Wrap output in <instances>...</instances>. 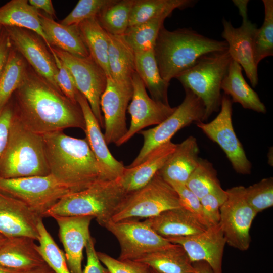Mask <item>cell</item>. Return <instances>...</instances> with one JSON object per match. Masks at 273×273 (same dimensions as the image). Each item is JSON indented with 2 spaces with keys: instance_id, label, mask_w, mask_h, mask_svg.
Instances as JSON below:
<instances>
[{
  "instance_id": "37",
  "label": "cell",
  "mask_w": 273,
  "mask_h": 273,
  "mask_svg": "<svg viewBox=\"0 0 273 273\" xmlns=\"http://www.w3.org/2000/svg\"><path fill=\"white\" fill-rule=\"evenodd\" d=\"M264 19L253 38L254 62L258 66L261 60L273 55V1L263 0Z\"/></svg>"
},
{
  "instance_id": "51",
  "label": "cell",
  "mask_w": 273,
  "mask_h": 273,
  "mask_svg": "<svg viewBox=\"0 0 273 273\" xmlns=\"http://www.w3.org/2000/svg\"><path fill=\"white\" fill-rule=\"evenodd\" d=\"M23 273H55L47 264L24 271Z\"/></svg>"
},
{
  "instance_id": "2",
  "label": "cell",
  "mask_w": 273,
  "mask_h": 273,
  "mask_svg": "<svg viewBox=\"0 0 273 273\" xmlns=\"http://www.w3.org/2000/svg\"><path fill=\"white\" fill-rule=\"evenodd\" d=\"M50 174L76 192L110 180L86 138L70 136L63 131L42 134Z\"/></svg>"
},
{
  "instance_id": "36",
  "label": "cell",
  "mask_w": 273,
  "mask_h": 273,
  "mask_svg": "<svg viewBox=\"0 0 273 273\" xmlns=\"http://www.w3.org/2000/svg\"><path fill=\"white\" fill-rule=\"evenodd\" d=\"M135 0L118 1L104 10L97 17L101 26L113 35H123L127 30Z\"/></svg>"
},
{
  "instance_id": "23",
  "label": "cell",
  "mask_w": 273,
  "mask_h": 273,
  "mask_svg": "<svg viewBox=\"0 0 273 273\" xmlns=\"http://www.w3.org/2000/svg\"><path fill=\"white\" fill-rule=\"evenodd\" d=\"M200 150L197 139L189 136L176 148L158 174L168 183L186 185L198 164Z\"/></svg>"
},
{
  "instance_id": "27",
  "label": "cell",
  "mask_w": 273,
  "mask_h": 273,
  "mask_svg": "<svg viewBox=\"0 0 273 273\" xmlns=\"http://www.w3.org/2000/svg\"><path fill=\"white\" fill-rule=\"evenodd\" d=\"M108 65L111 78L119 84H132L135 54L123 35L108 34Z\"/></svg>"
},
{
  "instance_id": "18",
  "label": "cell",
  "mask_w": 273,
  "mask_h": 273,
  "mask_svg": "<svg viewBox=\"0 0 273 273\" xmlns=\"http://www.w3.org/2000/svg\"><path fill=\"white\" fill-rule=\"evenodd\" d=\"M12 46L40 75L60 90L55 80L57 71L54 58L43 40L34 32L16 27H4Z\"/></svg>"
},
{
  "instance_id": "21",
  "label": "cell",
  "mask_w": 273,
  "mask_h": 273,
  "mask_svg": "<svg viewBox=\"0 0 273 273\" xmlns=\"http://www.w3.org/2000/svg\"><path fill=\"white\" fill-rule=\"evenodd\" d=\"M85 120L84 132L89 147L101 167L110 180L119 179L125 169L122 162L116 160L107 146L101 126L86 98L79 92L77 96Z\"/></svg>"
},
{
  "instance_id": "52",
  "label": "cell",
  "mask_w": 273,
  "mask_h": 273,
  "mask_svg": "<svg viewBox=\"0 0 273 273\" xmlns=\"http://www.w3.org/2000/svg\"><path fill=\"white\" fill-rule=\"evenodd\" d=\"M24 271L9 269L0 266V273H23Z\"/></svg>"
},
{
  "instance_id": "6",
  "label": "cell",
  "mask_w": 273,
  "mask_h": 273,
  "mask_svg": "<svg viewBox=\"0 0 273 273\" xmlns=\"http://www.w3.org/2000/svg\"><path fill=\"white\" fill-rule=\"evenodd\" d=\"M232 60L228 50L209 53L175 77L203 103L204 121L220 108L221 84Z\"/></svg>"
},
{
  "instance_id": "19",
  "label": "cell",
  "mask_w": 273,
  "mask_h": 273,
  "mask_svg": "<svg viewBox=\"0 0 273 273\" xmlns=\"http://www.w3.org/2000/svg\"><path fill=\"white\" fill-rule=\"evenodd\" d=\"M41 219L21 201L0 193V234L7 238L26 237L38 241Z\"/></svg>"
},
{
  "instance_id": "42",
  "label": "cell",
  "mask_w": 273,
  "mask_h": 273,
  "mask_svg": "<svg viewBox=\"0 0 273 273\" xmlns=\"http://www.w3.org/2000/svg\"><path fill=\"white\" fill-rule=\"evenodd\" d=\"M227 196L226 191L220 188L200 199L203 212L209 226L219 223L220 208Z\"/></svg>"
},
{
  "instance_id": "1",
  "label": "cell",
  "mask_w": 273,
  "mask_h": 273,
  "mask_svg": "<svg viewBox=\"0 0 273 273\" xmlns=\"http://www.w3.org/2000/svg\"><path fill=\"white\" fill-rule=\"evenodd\" d=\"M12 100L16 115L30 130L42 135L69 128L84 131L82 110L28 64Z\"/></svg>"
},
{
  "instance_id": "54",
  "label": "cell",
  "mask_w": 273,
  "mask_h": 273,
  "mask_svg": "<svg viewBox=\"0 0 273 273\" xmlns=\"http://www.w3.org/2000/svg\"><path fill=\"white\" fill-rule=\"evenodd\" d=\"M150 273H161L154 269L150 268Z\"/></svg>"
},
{
  "instance_id": "34",
  "label": "cell",
  "mask_w": 273,
  "mask_h": 273,
  "mask_svg": "<svg viewBox=\"0 0 273 273\" xmlns=\"http://www.w3.org/2000/svg\"><path fill=\"white\" fill-rule=\"evenodd\" d=\"M191 0H135L131 9L128 27L136 26L176 9L194 6Z\"/></svg>"
},
{
  "instance_id": "48",
  "label": "cell",
  "mask_w": 273,
  "mask_h": 273,
  "mask_svg": "<svg viewBox=\"0 0 273 273\" xmlns=\"http://www.w3.org/2000/svg\"><path fill=\"white\" fill-rule=\"evenodd\" d=\"M12 43L6 30L3 27L0 31V77L12 48Z\"/></svg>"
},
{
  "instance_id": "29",
  "label": "cell",
  "mask_w": 273,
  "mask_h": 273,
  "mask_svg": "<svg viewBox=\"0 0 273 273\" xmlns=\"http://www.w3.org/2000/svg\"><path fill=\"white\" fill-rule=\"evenodd\" d=\"M39 12L31 6L27 0H12L0 7V25L2 27H16L29 30L35 33L49 44L41 28Z\"/></svg>"
},
{
  "instance_id": "5",
  "label": "cell",
  "mask_w": 273,
  "mask_h": 273,
  "mask_svg": "<svg viewBox=\"0 0 273 273\" xmlns=\"http://www.w3.org/2000/svg\"><path fill=\"white\" fill-rule=\"evenodd\" d=\"M127 195L119 178L99 183L64 196L45 213L43 217L91 216L104 227Z\"/></svg>"
},
{
  "instance_id": "26",
  "label": "cell",
  "mask_w": 273,
  "mask_h": 273,
  "mask_svg": "<svg viewBox=\"0 0 273 273\" xmlns=\"http://www.w3.org/2000/svg\"><path fill=\"white\" fill-rule=\"evenodd\" d=\"M38 15L41 28L51 46L77 57L85 58L90 55L77 25H64L39 12Z\"/></svg>"
},
{
  "instance_id": "30",
  "label": "cell",
  "mask_w": 273,
  "mask_h": 273,
  "mask_svg": "<svg viewBox=\"0 0 273 273\" xmlns=\"http://www.w3.org/2000/svg\"><path fill=\"white\" fill-rule=\"evenodd\" d=\"M135 261L161 273H197L185 250L173 243Z\"/></svg>"
},
{
  "instance_id": "41",
  "label": "cell",
  "mask_w": 273,
  "mask_h": 273,
  "mask_svg": "<svg viewBox=\"0 0 273 273\" xmlns=\"http://www.w3.org/2000/svg\"><path fill=\"white\" fill-rule=\"evenodd\" d=\"M245 199L249 205L258 213L273 205V178L261 179L245 188Z\"/></svg>"
},
{
  "instance_id": "7",
  "label": "cell",
  "mask_w": 273,
  "mask_h": 273,
  "mask_svg": "<svg viewBox=\"0 0 273 273\" xmlns=\"http://www.w3.org/2000/svg\"><path fill=\"white\" fill-rule=\"evenodd\" d=\"M180 207L182 206L176 191L157 172L144 187L127 194L111 221L147 219Z\"/></svg>"
},
{
  "instance_id": "39",
  "label": "cell",
  "mask_w": 273,
  "mask_h": 273,
  "mask_svg": "<svg viewBox=\"0 0 273 273\" xmlns=\"http://www.w3.org/2000/svg\"><path fill=\"white\" fill-rule=\"evenodd\" d=\"M39 245L37 249L46 264L55 273H71L65 253L59 248L40 219L38 224Z\"/></svg>"
},
{
  "instance_id": "12",
  "label": "cell",
  "mask_w": 273,
  "mask_h": 273,
  "mask_svg": "<svg viewBox=\"0 0 273 273\" xmlns=\"http://www.w3.org/2000/svg\"><path fill=\"white\" fill-rule=\"evenodd\" d=\"M232 103L230 97L223 94L217 116L209 123L199 121L196 124L210 140L219 146L237 173L249 174L251 163L233 126Z\"/></svg>"
},
{
  "instance_id": "50",
  "label": "cell",
  "mask_w": 273,
  "mask_h": 273,
  "mask_svg": "<svg viewBox=\"0 0 273 273\" xmlns=\"http://www.w3.org/2000/svg\"><path fill=\"white\" fill-rule=\"evenodd\" d=\"M197 273H213L209 265L206 262L200 261L193 263Z\"/></svg>"
},
{
  "instance_id": "17",
  "label": "cell",
  "mask_w": 273,
  "mask_h": 273,
  "mask_svg": "<svg viewBox=\"0 0 273 273\" xmlns=\"http://www.w3.org/2000/svg\"><path fill=\"white\" fill-rule=\"evenodd\" d=\"M167 239L181 246L192 263L204 262L213 273H223L222 258L226 242L219 223L196 235Z\"/></svg>"
},
{
  "instance_id": "22",
  "label": "cell",
  "mask_w": 273,
  "mask_h": 273,
  "mask_svg": "<svg viewBox=\"0 0 273 273\" xmlns=\"http://www.w3.org/2000/svg\"><path fill=\"white\" fill-rule=\"evenodd\" d=\"M144 221L166 239L196 235L208 228L183 207L164 211Z\"/></svg>"
},
{
  "instance_id": "3",
  "label": "cell",
  "mask_w": 273,
  "mask_h": 273,
  "mask_svg": "<svg viewBox=\"0 0 273 273\" xmlns=\"http://www.w3.org/2000/svg\"><path fill=\"white\" fill-rule=\"evenodd\" d=\"M227 43L202 35L191 28L169 30L163 25L154 52L161 77L171 80L191 67L201 56L228 50Z\"/></svg>"
},
{
  "instance_id": "45",
  "label": "cell",
  "mask_w": 273,
  "mask_h": 273,
  "mask_svg": "<svg viewBox=\"0 0 273 273\" xmlns=\"http://www.w3.org/2000/svg\"><path fill=\"white\" fill-rule=\"evenodd\" d=\"M178 194L182 207L195 215L207 227L209 225L204 216L200 199L186 185L169 183Z\"/></svg>"
},
{
  "instance_id": "20",
  "label": "cell",
  "mask_w": 273,
  "mask_h": 273,
  "mask_svg": "<svg viewBox=\"0 0 273 273\" xmlns=\"http://www.w3.org/2000/svg\"><path fill=\"white\" fill-rule=\"evenodd\" d=\"M59 228V236L62 243L67 264L71 273H82L83 252L90 234L91 216L52 217Z\"/></svg>"
},
{
  "instance_id": "14",
  "label": "cell",
  "mask_w": 273,
  "mask_h": 273,
  "mask_svg": "<svg viewBox=\"0 0 273 273\" xmlns=\"http://www.w3.org/2000/svg\"><path fill=\"white\" fill-rule=\"evenodd\" d=\"M233 2L238 9L242 22L240 27L236 28L230 21L223 18L221 36L228 44V51L232 60L241 66L252 87H255L259 79L258 66L254 59L253 38L257 27L248 17L249 1L233 0Z\"/></svg>"
},
{
  "instance_id": "24",
  "label": "cell",
  "mask_w": 273,
  "mask_h": 273,
  "mask_svg": "<svg viewBox=\"0 0 273 273\" xmlns=\"http://www.w3.org/2000/svg\"><path fill=\"white\" fill-rule=\"evenodd\" d=\"M176 144L170 141L153 150L140 165L125 167L120 181L128 194L146 185L162 168L174 151Z\"/></svg>"
},
{
  "instance_id": "53",
  "label": "cell",
  "mask_w": 273,
  "mask_h": 273,
  "mask_svg": "<svg viewBox=\"0 0 273 273\" xmlns=\"http://www.w3.org/2000/svg\"><path fill=\"white\" fill-rule=\"evenodd\" d=\"M8 238L0 234V248L5 244Z\"/></svg>"
},
{
  "instance_id": "55",
  "label": "cell",
  "mask_w": 273,
  "mask_h": 273,
  "mask_svg": "<svg viewBox=\"0 0 273 273\" xmlns=\"http://www.w3.org/2000/svg\"><path fill=\"white\" fill-rule=\"evenodd\" d=\"M2 27H2L1 25H0V31H1V29H2Z\"/></svg>"
},
{
  "instance_id": "44",
  "label": "cell",
  "mask_w": 273,
  "mask_h": 273,
  "mask_svg": "<svg viewBox=\"0 0 273 273\" xmlns=\"http://www.w3.org/2000/svg\"><path fill=\"white\" fill-rule=\"evenodd\" d=\"M49 49L54 58L57 69L55 80L58 87L68 98L74 103H78L77 96L79 91L71 74L52 50L51 47Z\"/></svg>"
},
{
  "instance_id": "43",
  "label": "cell",
  "mask_w": 273,
  "mask_h": 273,
  "mask_svg": "<svg viewBox=\"0 0 273 273\" xmlns=\"http://www.w3.org/2000/svg\"><path fill=\"white\" fill-rule=\"evenodd\" d=\"M97 255L109 273H150V267L141 262L116 259L101 252H97Z\"/></svg>"
},
{
  "instance_id": "35",
  "label": "cell",
  "mask_w": 273,
  "mask_h": 273,
  "mask_svg": "<svg viewBox=\"0 0 273 273\" xmlns=\"http://www.w3.org/2000/svg\"><path fill=\"white\" fill-rule=\"evenodd\" d=\"M167 12L141 24L128 27L123 35L135 54L154 50L159 31L170 14Z\"/></svg>"
},
{
  "instance_id": "16",
  "label": "cell",
  "mask_w": 273,
  "mask_h": 273,
  "mask_svg": "<svg viewBox=\"0 0 273 273\" xmlns=\"http://www.w3.org/2000/svg\"><path fill=\"white\" fill-rule=\"evenodd\" d=\"M132 94V84H119L108 78L100 102L107 145L115 144L127 131L126 112Z\"/></svg>"
},
{
  "instance_id": "15",
  "label": "cell",
  "mask_w": 273,
  "mask_h": 273,
  "mask_svg": "<svg viewBox=\"0 0 273 273\" xmlns=\"http://www.w3.org/2000/svg\"><path fill=\"white\" fill-rule=\"evenodd\" d=\"M132 84L133 94L127 107L131 117L130 125L125 134L115 144L117 146L127 142L144 128L158 125L171 115L176 108L157 102L150 97L136 72L132 76Z\"/></svg>"
},
{
  "instance_id": "8",
  "label": "cell",
  "mask_w": 273,
  "mask_h": 273,
  "mask_svg": "<svg viewBox=\"0 0 273 273\" xmlns=\"http://www.w3.org/2000/svg\"><path fill=\"white\" fill-rule=\"evenodd\" d=\"M77 192L50 174L17 178H0V193L15 198L43 218L61 198Z\"/></svg>"
},
{
  "instance_id": "10",
  "label": "cell",
  "mask_w": 273,
  "mask_h": 273,
  "mask_svg": "<svg viewBox=\"0 0 273 273\" xmlns=\"http://www.w3.org/2000/svg\"><path fill=\"white\" fill-rule=\"evenodd\" d=\"M245 188L238 186L226 190V199L220 208L219 224L226 244L240 251L250 246V230L257 214L245 199Z\"/></svg>"
},
{
  "instance_id": "49",
  "label": "cell",
  "mask_w": 273,
  "mask_h": 273,
  "mask_svg": "<svg viewBox=\"0 0 273 273\" xmlns=\"http://www.w3.org/2000/svg\"><path fill=\"white\" fill-rule=\"evenodd\" d=\"M29 4L36 10H42L50 17L55 16V11L51 0H29Z\"/></svg>"
},
{
  "instance_id": "47",
  "label": "cell",
  "mask_w": 273,
  "mask_h": 273,
  "mask_svg": "<svg viewBox=\"0 0 273 273\" xmlns=\"http://www.w3.org/2000/svg\"><path fill=\"white\" fill-rule=\"evenodd\" d=\"M95 240L90 236L86 244V264L82 273H109L100 261L95 247Z\"/></svg>"
},
{
  "instance_id": "38",
  "label": "cell",
  "mask_w": 273,
  "mask_h": 273,
  "mask_svg": "<svg viewBox=\"0 0 273 273\" xmlns=\"http://www.w3.org/2000/svg\"><path fill=\"white\" fill-rule=\"evenodd\" d=\"M186 186L200 199L207 194L221 188L217 171L213 164L200 158L198 164L193 171Z\"/></svg>"
},
{
  "instance_id": "13",
  "label": "cell",
  "mask_w": 273,
  "mask_h": 273,
  "mask_svg": "<svg viewBox=\"0 0 273 273\" xmlns=\"http://www.w3.org/2000/svg\"><path fill=\"white\" fill-rule=\"evenodd\" d=\"M117 240L121 260H136L172 243L153 230L144 221L129 219L108 221L104 226Z\"/></svg>"
},
{
  "instance_id": "31",
  "label": "cell",
  "mask_w": 273,
  "mask_h": 273,
  "mask_svg": "<svg viewBox=\"0 0 273 273\" xmlns=\"http://www.w3.org/2000/svg\"><path fill=\"white\" fill-rule=\"evenodd\" d=\"M135 71L154 100L170 105L168 88L170 83L161 77L154 50L135 53Z\"/></svg>"
},
{
  "instance_id": "25",
  "label": "cell",
  "mask_w": 273,
  "mask_h": 273,
  "mask_svg": "<svg viewBox=\"0 0 273 273\" xmlns=\"http://www.w3.org/2000/svg\"><path fill=\"white\" fill-rule=\"evenodd\" d=\"M34 241L26 237L8 238L0 248V266L25 271L46 264Z\"/></svg>"
},
{
  "instance_id": "11",
  "label": "cell",
  "mask_w": 273,
  "mask_h": 273,
  "mask_svg": "<svg viewBox=\"0 0 273 273\" xmlns=\"http://www.w3.org/2000/svg\"><path fill=\"white\" fill-rule=\"evenodd\" d=\"M51 49L70 71L77 89L86 98L101 127L104 128L100 102L107 83L105 72L90 55L79 57L55 47L51 46Z\"/></svg>"
},
{
  "instance_id": "9",
  "label": "cell",
  "mask_w": 273,
  "mask_h": 273,
  "mask_svg": "<svg viewBox=\"0 0 273 273\" xmlns=\"http://www.w3.org/2000/svg\"><path fill=\"white\" fill-rule=\"evenodd\" d=\"M184 89V100L171 115L156 127L138 133L143 137V145L138 156L127 167L140 165L153 150L171 141V139L180 129L193 122L204 121L205 109L203 103L191 90Z\"/></svg>"
},
{
  "instance_id": "4",
  "label": "cell",
  "mask_w": 273,
  "mask_h": 273,
  "mask_svg": "<svg viewBox=\"0 0 273 273\" xmlns=\"http://www.w3.org/2000/svg\"><path fill=\"white\" fill-rule=\"evenodd\" d=\"M50 174L42 135L28 128L15 112L7 143L0 157V178H17Z\"/></svg>"
},
{
  "instance_id": "40",
  "label": "cell",
  "mask_w": 273,
  "mask_h": 273,
  "mask_svg": "<svg viewBox=\"0 0 273 273\" xmlns=\"http://www.w3.org/2000/svg\"><path fill=\"white\" fill-rule=\"evenodd\" d=\"M117 0H79L72 11L60 23L64 25H78L82 21L97 17Z\"/></svg>"
},
{
  "instance_id": "32",
  "label": "cell",
  "mask_w": 273,
  "mask_h": 273,
  "mask_svg": "<svg viewBox=\"0 0 273 273\" xmlns=\"http://www.w3.org/2000/svg\"><path fill=\"white\" fill-rule=\"evenodd\" d=\"M77 25L90 56L103 69L108 78H111L108 58V33L101 26L96 18L84 20Z\"/></svg>"
},
{
  "instance_id": "46",
  "label": "cell",
  "mask_w": 273,
  "mask_h": 273,
  "mask_svg": "<svg viewBox=\"0 0 273 273\" xmlns=\"http://www.w3.org/2000/svg\"><path fill=\"white\" fill-rule=\"evenodd\" d=\"M15 115L12 100L0 110V157L7 143L11 124Z\"/></svg>"
},
{
  "instance_id": "33",
  "label": "cell",
  "mask_w": 273,
  "mask_h": 273,
  "mask_svg": "<svg viewBox=\"0 0 273 273\" xmlns=\"http://www.w3.org/2000/svg\"><path fill=\"white\" fill-rule=\"evenodd\" d=\"M28 63L13 47L0 77V110L10 100L21 84Z\"/></svg>"
},
{
  "instance_id": "28",
  "label": "cell",
  "mask_w": 273,
  "mask_h": 273,
  "mask_svg": "<svg viewBox=\"0 0 273 273\" xmlns=\"http://www.w3.org/2000/svg\"><path fill=\"white\" fill-rule=\"evenodd\" d=\"M221 89L224 94L232 97V103H238L243 108L258 113L266 112V107L258 94L244 79L241 66L233 60L222 81Z\"/></svg>"
}]
</instances>
